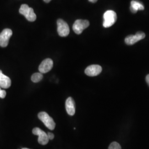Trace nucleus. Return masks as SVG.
<instances>
[{
    "label": "nucleus",
    "mask_w": 149,
    "mask_h": 149,
    "mask_svg": "<svg viewBox=\"0 0 149 149\" xmlns=\"http://www.w3.org/2000/svg\"><path fill=\"white\" fill-rule=\"evenodd\" d=\"M43 74L42 73H35L32 76V81L34 83H37L43 79Z\"/></svg>",
    "instance_id": "nucleus-14"
},
{
    "label": "nucleus",
    "mask_w": 149,
    "mask_h": 149,
    "mask_svg": "<svg viewBox=\"0 0 149 149\" xmlns=\"http://www.w3.org/2000/svg\"><path fill=\"white\" fill-rule=\"evenodd\" d=\"M19 13L24 16L28 21L34 22L36 20L37 16L33 9L26 4H23L19 8Z\"/></svg>",
    "instance_id": "nucleus-2"
},
{
    "label": "nucleus",
    "mask_w": 149,
    "mask_h": 149,
    "mask_svg": "<svg viewBox=\"0 0 149 149\" xmlns=\"http://www.w3.org/2000/svg\"><path fill=\"white\" fill-rule=\"evenodd\" d=\"M11 85V80L8 76L3 74L0 70V87L6 89L9 88Z\"/></svg>",
    "instance_id": "nucleus-12"
},
{
    "label": "nucleus",
    "mask_w": 149,
    "mask_h": 149,
    "mask_svg": "<svg viewBox=\"0 0 149 149\" xmlns=\"http://www.w3.org/2000/svg\"><path fill=\"white\" fill-rule=\"evenodd\" d=\"M33 134L34 135L38 136V143L41 145H45L48 144L49 142V138H48V134L44 132L40 128H34L32 130Z\"/></svg>",
    "instance_id": "nucleus-5"
},
{
    "label": "nucleus",
    "mask_w": 149,
    "mask_h": 149,
    "mask_svg": "<svg viewBox=\"0 0 149 149\" xmlns=\"http://www.w3.org/2000/svg\"><path fill=\"white\" fill-rule=\"evenodd\" d=\"M44 2H45L46 3H49L51 0H44Z\"/></svg>",
    "instance_id": "nucleus-20"
},
{
    "label": "nucleus",
    "mask_w": 149,
    "mask_h": 149,
    "mask_svg": "<svg viewBox=\"0 0 149 149\" xmlns=\"http://www.w3.org/2000/svg\"><path fill=\"white\" fill-rule=\"evenodd\" d=\"M6 96V92L3 90H2V88L0 87V98H4Z\"/></svg>",
    "instance_id": "nucleus-16"
},
{
    "label": "nucleus",
    "mask_w": 149,
    "mask_h": 149,
    "mask_svg": "<svg viewBox=\"0 0 149 149\" xmlns=\"http://www.w3.org/2000/svg\"><path fill=\"white\" fill-rule=\"evenodd\" d=\"M66 109L68 114L72 116H74L75 113V104L74 100L71 97H69L65 103Z\"/></svg>",
    "instance_id": "nucleus-11"
},
{
    "label": "nucleus",
    "mask_w": 149,
    "mask_h": 149,
    "mask_svg": "<svg viewBox=\"0 0 149 149\" xmlns=\"http://www.w3.org/2000/svg\"><path fill=\"white\" fill-rule=\"evenodd\" d=\"M104 21L103 26L104 28H108L113 26L117 21V16L114 11L109 10L104 13L103 15Z\"/></svg>",
    "instance_id": "nucleus-1"
},
{
    "label": "nucleus",
    "mask_w": 149,
    "mask_h": 149,
    "mask_svg": "<svg viewBox=\"0 0 149 149\" xmlns=\"http://www.w3.org/2000/svg\"><path fill=\"white\" fill-rule=\"evenodd\" d=\"M102 70V68L101 66L98 65H92L86 69L85 72L88 76H96L101 74Z\"/></svg>",
    "instance_id": "nucleus-10"
},
{
    "label": "nucleus",
    "mask_w": 149,
    "mask_h": 149,
    "mask_svg": "<svg viewBox=\"0 0 149 149\" xmlns=\"http://www.w3.org/2000/svg\"><path fill=\"white\" fill-rule=\"evenodd\" d=\"M88 1L91 2H92V3H96L98 0H88Z\"/></svg>",
    "instance_id": "nucleus-19"
},
{
    "label": "nucleus",
    "mask_w": 149,
    "mask_h": 149,
    "mask_svg": "<svg viewBox=\"0 0 149 149\" xmlns=\"http://www.w3.org/2000/svg\"><path fill=\"white\" fill-rule=\"evenodd\" d=\"M12 35V31L10 29H5L0 33V46L1 47L5 48L8 45Z\"/></svg>",
    "instance_id": "nucleus-7"
},
{
    "label": "nucleus",
    "mask_w": 149,
    "mask_h": 149,
    "mask_svg": "<svg viewBox=\"0 0 149 149\" xmlns=\"http://www.w3.org/2000/svg\"><path fill=\"white\" fill-rule=\"evenodd\" d=\"M130 9V11H131L132 13H135L139 10H144V6L139 1H135V0H133L131 2Z\"/></svg>",
    "instance_id": "nucleus-13"
},
{
    "label": "nucleus",
    "mask_w": 149,
    "mask_h": 149,
    "mask_svg": "<svg viewBox=\"0 0 149 149\" xmlns=\"http://www.w3.org/2000/svg\"><path fill=\"white\" fill-rule=\"evenodd\" d=\"M108 149H122L120 145L117 142L114 141L110 144L108 147Z\"/></svg>",
    "instance_id": "nucleus-15"
},
{
    "label": "nucleus",
    "mask_w": 149,
    "mask_h": 149,
    "mask_svg": "<svg viewBox=\"0 0 149 149\" xmlns=\"http://www.w3.org/2000/svg\"><path fill=\"white\" fill-rule=\"evenodd\" d=\"M28 149V148H23V149Z\"/></svg>",
    "instance_id": "nucleus-21"
},
{
    "label": "nucleus",
    "mask_w": 149,
    "mask_h": 149,
    "mask_svg": "<svg viewBox=\"0 0 149 149\" xmlns=\"http://www.w3.org/2000/svg\"><path fill=\"white\" fill-rule=\"evenodd\" d=\"M58 32L59 36L61 37H66L69 35L70 28L68 23L64 20L59 19L57 21Z\"/></svg>",
    "instance_id": "nucleus-6"
},
{
    "label": "nucleus",
    "mask_w": 149,
    "mask_h": 149,
    "mask_svg": "<svg viewBox=\"0 0 149 149\" xmlns=\"http://www.w3.org/2000/svg\"><path fill=\"white\" fill-rule=\"evenodd\" d=\"M90 23L87 20L77 19L74 22L72 28L74 33L77 34H80L83 31L89 26Z\"/></svg>",
    "instance_id": "nucleus-4"
},
{
    "label": "nucleus",
    "mask_w": 149,
    "mask_h": 149,
    "mask_svg": "<svg viewBox=\"0 0 149 149\" xmlns=\"http://www.w3.org/2000/svg\"><path fill=\"white\" fill-rule=\"evenodd\" d=\"M146 83L148 84V85L149 86V74H148L146 76Z\"/></svg>",
    "instance_id": "nucleus-18"
},
{
    "label": "nucleus",
    "mask_w": 149,
    "mask_h": 149,
    "mask_svg": "<svg viewBox=\"0 0 149 149\" xmlns=\"http://www.w3.org/2000/svg\"><path fill=\"white\" fill-rule=\"evenodd\" d=\"M47 134H48V138L49 140H53L54 138V135L53 133H48Z\"/></svg>",
    "instance_id": "nucleus-17"
},
{
    "label": "nucleus",
    "mask_w": 149,
    "mask_h": 149,
    "mask_svg": "<svg viewBox=\"0 0 149 149\" xmlns=\"http://www.w3.org/2000/svg\"><path fill=\"white\" fill-rule=\"evenodd\" d=\"M145 37V34L144 32H138L135 35H130L125 38V42L129 45H133L139 41L143 39Z\"/></svg>",
    "instance_id": "nucleus-8"
},
{
    "label": "nucleus",
    "mask_w": 149,
    "mask_h": 149,
    "mask_svg": "<svg viewBox=\"0 0 149 149\" xmlns=\"http://www.w3.org/2000/svg\"><path fill=\"white\" fill-rule=\"evenodd\" d=\"M53 66V61L51 59L44 60L39 66V71L42 74H45L50 71Z\"/></svg>",
    "instance_id": "nucleus-9"
},
{
    "label": "nucleus",
    "mask_w": 149,
    "mask_h": 149,
    "mask_svg": "<svg viewBox=\"0 0 149 149\" xmlns=\"http://www.w3.org/2000/svg\"><path fill=\"white\" fill-rule=\"evenodd\" d=\"M38 118L49 129H54L55 127V123L54 122L53 119L50 117L47 113L45 112H40L38 114Z\"/></svg>",
    "instance_id": "nucleus-3"
}]
</instances>
